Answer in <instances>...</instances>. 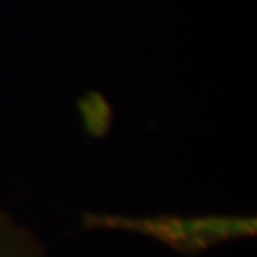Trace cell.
Masks as SVG:
<instances>
[{
    "label": "cell",
    "instance_id": "obj_1",
    "mask_svg": "<svg viewBox=\"0 0 257 257\" xmlns=\"http://www.w3.org/2000/svg\"><path fill=\"white\" fill-rule=\"evenodd\" d=\"M0 257H50L32 231L0 210Z\"/></svg>",
    "mask_w": 257,
    "mask_h": 257
}]
</instances>
